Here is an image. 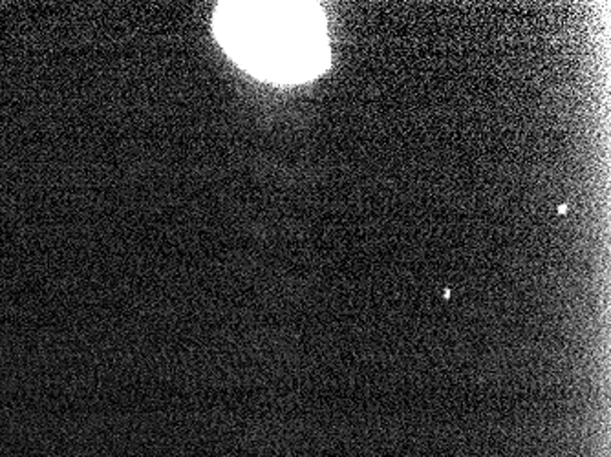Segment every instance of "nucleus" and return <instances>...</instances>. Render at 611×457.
Returning a JSON list of instances; mask_svg holds the SVG:
<instances>
[{
	"instance_id": "nucleus-2",
	"label": "nucleus",
	"mask_w": 611,
	"mask_h": 457,
	"mask_svg": "<svg viewBox=\"0 0 611 457\" xmlns=\"http://www.w3.org/2000/svg\"><path fill=\"white\" fill-rule=\"evenodd\" d=\"M558 212H560V214H566V212H567V207H566V205L558 207Z\"/></svg>"
},
{
	"instance_id": "nucleus-1",
	"label": "nucleus",
	"mask_w": 611,
	"mask_h": 457,
	"mask_svg": "<svg viewBox=\"0 0 611 457\" xmlns=\"http://www.w3.org/2000/svg\"><path fill=\"white\" fill-rule=\"evenodd\" d=\"M215 26L233 59L258 77L304 81L328 64L326 26L317 5H222Z\"/></svg>"
}]
</instances>
